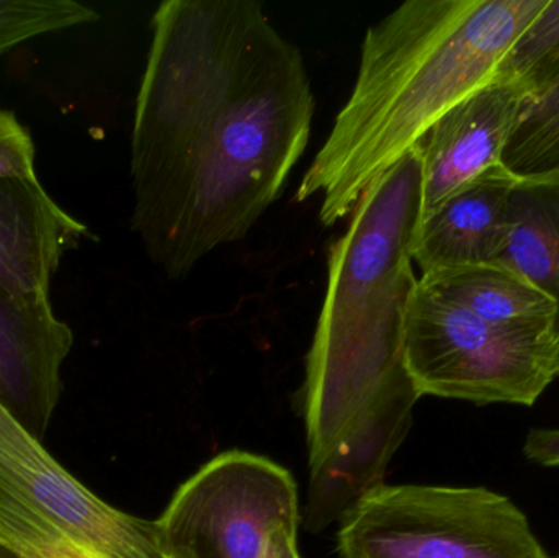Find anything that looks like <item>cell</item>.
I'll return each mask as SVG.
<instances>
[{
	"instance_id": "obj_1",
	"label": "cell",
	"mask_w": 559,
	"mask_h": 558,
	"mask_svg": "<svg viewBox=\"0 0 559 558\" xmlns=\"http://www.w3.org/2000/svg\"><path fill=\"white\" fill-rule=\"evenodd\" d=\"M305 58L255 0H166L131 131V229L173 281L241 241L311 138Z\"/></svg>"
},
{
	"instance_id": "obj_2",
	"label": "cell",
	"mask_w": 559,
	"mask_h": 558,
	"mask_svg": "<svg viewBox=\"0 0 559 558\" xmlns=\"http://www.w3.org/2000/svg\"><path fill=\"white\" fill-rule=\"evenodd\" d=\"M548 0H407L365 33L350 97L296 190L319 219L350 216L365 190L460 102L498 78Z\"/></svg>"
},
{
	"instance_id": "obj_3",
	"label": "cell",
	"mask_w": 559,
	"mask_h": 558,
	"mask_svg": "<svg viewBox=\"0 0 559 558\" xmlns=\"http://www.w3.org/2000/svg\"><path fill=\"white\" fill-rule=\"evenodd\" d=\"M420 219L416 146L365 190L347 231L329 249L302 395L309 468L331 458L384 393L411 380L404 333L419 284L413 249Z\"/></svg>"
},
{
	"instance_id": "obj_4",
	"label": "cell",
	"mask_w": 559,
	"mask_h": 558,
	"mask_svg": "<svg viewBox=\"0 0 559 558\" xmlns=\"http://www.w3.org/2000/svg\"><path fill=\"white\" fill-rule=\"evenodd\" d=\"M0 549L15 558H169L157 521L102 501L2 405Z\"/></svg>"
},
{
	"instance_id": "obj_5",
	"label": "cell",
	"mask_w": 559,
	"mask_h": 558,
	"mask_svg": "<svg viewBox=\"0 0 559 558\" xmlns=\"http://www.w3.org/2000/svg\"><path fill=\"white\" fill-rule=\"evenodd\" d=\"M404 363L420 396L531 406L559 376V340L551 324L488 323L417 284Z\"/></svg>"
},
{
	"instance_id": "obj_6",
	"label": "cell",
	"mask_w": 559,
	"mask_h": 558,
	"mask_svg": "<svg viewBox=\"0 0 559 558\" xmlns=\"http://www.w3.org/2000/svg\"><path fill=\"white\" fill-rule=\"evenodd\" d=\"M342 558H551L527 517L486 488L384 485L338 521Z\"/></svg>"
},
{
	"instance_id": "obj_7",
	"label": "cell",
	"mask_w": 559,
	"mask_h": 558,
	"mask_svg": "<svg viewBox=\"0 0 559 558\" xmlns=\"http://www.w3.org/2000/svg\"><path fill=\"white\" fill-rule=\"evenodd\" d=\"M298 485L271 459L216 455L193 474L159 518L169 558H277L283 531L298 530Z\"/></svg>"
},
{
	"instance_id": "obj_8",
	"label": "cell",
	"mask_w": 559,
	"mask_h": 558,
	"mask_svg": "<svg viewBox=\"0 0 559 558\" xmlns=\"http://www.w3.org/2000/svg\"><path fill=\"white\" fill-rule=\"evenodd\" d=\"M72 344L49 294L16 295L0 285V405L38 441L58 405Z\"/></svg>"
},
{
	"instance_id": "obj_9",
	"label": "cell",
	"mask_w": 559,
	"mask_h": 558,
	"mask_svg": "<svg viewBox=\"0 0 559 558\" xmlns=\"http://www.w3.org/2000/svg\"><path fill=\"white\" fill-rule=\"evenodd\" d=\"M531 95L511 79L491 84L447 111L419 143L423 218L456 190L502 164L506 147Z\"/></svg>"
},
{
	"instance_id": "obj_10",
	"label": "cell",
	"mask_w": 559,
	"mask_h": 558,
	"mask_svg": "<svg viewBox=\"0 0 559 558\" xmlns=\"http://www.w3.org/2000/svg\"><path fill=\"white\" fill-rule=\"evenodd\" d=\"M420 393L413 380L384 393L344 444L309 468L305 526L318 534L338 523L365 495L383 484L384 472L413 425Z\"/></svg>"
},
{
	"instance_id": "obj_11",
	"label": "cell",
	"mask_w": 559,
	"mask_h": 558,
	"mask_svg": "<svg viewBox=\"0 0 559 558\" xmlns=\"http://www.w3.org/2000/svg\"><path fill=\"white\" fill-rule=\"evenodd\" d=\"M91 236L39 182L0 177V285L16 295L49 294L62 259Z\"/></svg>"
},
{
	"instance_id": "obj_12",
	"label": "cell",
	"mask_w": 559,
	"mask_h": 558,
	"mask_svg": "<svg viewBox=\"0 0 559 558\" xmlns=\"http://www.w3.org/2000/svg\"><path fill=\"white\" fill-rule=\"evenodd\" d=\"M518 182L504 163L498 164L424 216L413 249L420 274L498 262Z\"/></svg>"
},
{
	"instance_id": "obj_13",
	"label": "cell",
	"mask_w": 559,
	"mask_h": 558,
	"mask_svg": "<svg viewBox=\"0 0 559 558\" xmlns=\"http://www.w3.org/2000/svg\"><path fill=\"white\" fill-rule=\"evenodd\" d=\"M419 284L481 320L501 327H554L557 317V305L547 294L501 262L430 272L420 275Z\"/></svg>"
},
{
	"instance_id": "obj_14",
	"label": "cell",
	"mask_w": 559,
	"mask_h": 558,
	"mask_svg": "<svg viewBox=\"0 0 559 558\" xmlns=\"http://www.w3.org/2000/svg\"><path fill=\"white\" fill-rule=\"evenodd\" d=\"M498 262L524 275L555 301L554 331L559 340V174L519 179Z\"/></svg>"
},
{
	"instance_id": "obj_15",
	"label": "cell",
	"mask_w": 559,
	"mask_h": 558,
	"mask_svg": "<svg viewBox=\"0 0 559 558\" xmlns=\"http://www.w3.org/2000/svg\"><path fill=\"white\" fill-rule=\"evenodd\" d=\"M502 163L519 179L559 174V78L528 102Z\"/></svg>"
},
{
	"instance_id": "obj_16",
	"label": "cell",
	"mask_w": 559,
	"mask_h": 558,
	"mask_svg": "<svg viewBox=\"0 0 559 558\" xmlns=\"http://www.w3.org/2000/svg\"><path fill=\"white\" fill-rule=\"evenodd\" d=\"M498 75L518 82L532 98L559 78V0L547 7L524 29L499 68Z\"/></svg>"
},
{
	"instance_id": "obj_17",
	"label": "cell",
	"mask_w": 559,
	"mask_h": 558,
	"mask_svg": "<svg viewBox=\"0 0 559 558\" xmlns=\"http://www.w3.org/2000/svg\"><path fill=\"white\" fill-rule=\"evenodd\" d=\"M98 19L97 10L75 0H0V56L39 36Z\"/></svg>"
},
{
	"instance_id": "obj_18",
	"label": "cell",
	"mask_w": 559,
	"mask_h": 558,
	"mask_svg": "<svg viewBox=\"0 0 559 558\" xmlns=\"http://www.w3.org/2000/svg\"><path fill=\"white\" fill-rule=\"evenodd\" d=\"M29 131L13 111L0 108V177L38 176Z\"/></svg>"
},
{
	"instance_id": "obj_19",
	"label": "cell",
	"mask_w": 559,
	"mask_h": 558,
	"mask_svg": "<svg viewBox=\"0 0 559 558\" xmlns=\"http://www.w3.org/2000/svg\"><path fill=\"white\" fill-rule=\"evenodd\" d=\"M524 452L532 462L545 467H559V428L531 431Z\"/></svg>"
},
{
	"instance_id": "obj_20",
	"label": "cell",
	"mask_w": 559,
	"mask_h": 558,
	"mask_svg": "<svg viewBox=\"0 0 559 558\" xmlns=\"http://www.w3.org/2000/svg\"><path fill=\"white\" fill-rule=\"evenodd\" d=\"M296 531H283L277 541V558H301L296 546Z\"/></svg>"
},
{
	"instance_id": "obj_21",
	"label": "cell",
	"mask_w": 559,
	"mask_h": 558,
	"mask_svg": "<svg viewBox=\"0 0 559 558\" xmlns=\"http://www.w3.org/2000/svg\"><path fill=\"white\" fill-rule=\"evenodd\" d=\"M555 558H559V554H558V556H557V557H555Z\"/></svg>"
},
{
	"instance_id": "obj_22",
	"label": "cell",
	"mask_w": 559,
	"mask_h": 558,
	"mask_svg": "<svg viewBox=\"0 0 559 558\" xmlns=\"http://www.w3.org/2000/svg\"><path fill=\"white\" fill-rule=\"evenodd\" d=\"M559 377V376H558Z\"/></svg>"
}]
</instances>
